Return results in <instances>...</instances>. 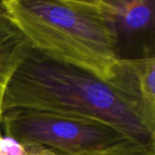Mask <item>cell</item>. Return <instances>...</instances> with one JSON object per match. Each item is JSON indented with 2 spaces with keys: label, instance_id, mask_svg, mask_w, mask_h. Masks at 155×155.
<instances>
[{
  "label": "cell",
  "instance_id": "cell-1",
  "mask_svg": "<svg viewBox=\"0 0 155 155\" xmlns=\"http://www.w3.org/2000/svg\"><path fill=\"white\" fill-rule=\"evenodd\" d=\"M33 49L109 83L120 44L106 0H2Z\"/></svg>",
  "mask_w": 155,
  "mask_h": 155
},
{
  "label": "cell",
  "instance_id": "cell-2",
  "mask_svg": "<svg viewBox=\"0 0 155 155\" xmlns=\"http://www.w3.org/2000/svg\"><path fill=\"white\" fill-rule=\"evenodd\" d=\"M31 110L102 122L128 138L155 143L152 132L110 83L31 48L10 81L2 112Z\"/></svg>",
  "mask_w": 155,
  "mask_h": 155
},
{
  "label": "cell",
  "instance_id": "cell-3",
  "mask_svg": "<svg viewBox=\"0 0 155 155\" xmlns=\"http://www.w3.org/2000/svg\"><path fill=\"white\" fill-rule=\"evenodd\" d=\"M1 127L4 135L24 144L38 145L65 154L93 152L130 139L99 121L31 110L5 111Z\"/></svg>",
  "mask_w": 155,
  "mask_h": 155
},
{
  "label": "cell",
  "instance_id": "cell-4",
  "mask_svg": "<svg viewBox=\"0 0 155 155\" xmlns=\"http://www.w3.org/2000/svg\"><path fill=\"white\" fill-rule=\"evenodd\" d=\"M109 83L143 124L155 133L154 54L120 58L114 76Z\"/></svg>",
  "mask_w": 155,
  "mask_h": 155
},
{
  "label": "cell",
  "instance_id": "cell-5",
  "mask_svg": "<svg viewBox=\"0 0 155 155\" xmlns=\"http://www.w3.org/2000/svg\"><path fill=\"white\" fill-rule=\"evenodd\" d=\"M31 48L29 41L9 18L0 1V123L5 90Z\"/></svg>",
  "mask_w": 155,
  "mask_h": 155
},
{
  "label": "cell",
  "instance_id": "cell-6",
  "mask_svg": "<svg viewBox=\"0 0 155 155\" xmlns=\"http://www.w3.org/2000/svg\"><path fill=\"white\" fill-rule=\"evenodd\" d=\"M114 17L119 44L122 38L133 39L153 30L154 0H106Z\"/></svg>",
  "mask_w": 155,
  "mask_h": 155
},
{
  "label": "cell",
  "instance_id": "cell-7",
  "mask_svg": "<svg viewBox=\"0 0 155 155\" xmlns=\"http://www.w3.org/2000/svg\"><path fill=\"white\" fill-rule=\"evenodd\" d=\"M154 145L155 143H142L131 139H127L114 145L93 152L78 154L60 153L62 155H155Z\"/></svg>",
  "mask_w": 155,
  "mask_h": 155
},
{
  "label": "cell",
  "instance_id": "cell-8",
  "mask_svg": "<svg viewBox=\"0 0 155 155\" xmlns=\"http://www.w3.org/2000/svg\"><path fill=\"white\" fill-rule=\"evenodd\" d=\"M29 151L25 144L17 140L2 135L0 137V155H28Z\"/></svg>",
  "mask_w": 155,
  "mask_h": 155
},
{
  "label": "cell",
  "instance_id": "cell-9",
  "mask_svg": "<svg viewBox=\"0 0 155 155\" xmlns=\"http://www.w3.org/2000/svg\"><path fill=\"white\" fill-rule=\"evenodd\" d=\"M28 148L29 153L28 155H62L60 153L47 149L42 146L38 145H33V144H25Z\"/></svg>",
  "mask_w": 155,
  "mask_h": 155
},
{
  "label": "cell",
  "instance_id": "cell-10",
  "mask_svg": "<svg viewBox=\"0 0 155 155\" xmlns=\"http://www.w3.org/2000/svg\"><path fill=\"white\" fill-rule=\"evenodd\" d=\"M3 135V134H2V127H1V123H0V137Z\"/></svg>",
  "mask_w": 155,
  "mask_h": 155
}]
</instances>
